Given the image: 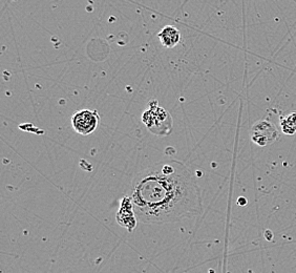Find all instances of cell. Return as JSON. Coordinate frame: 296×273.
Returning <instances> with one entry per match:
<instances>
[{
    "instance_id": "2",
    "label": "cell",
    "mask_w": 296,
    "mask_h": 273,
    "mask_svg": "<svg viewBox=\"0 0 296 273\" xmlns=\"http://www.w3.org/2000/svg\"><path fill=\"white\" fill-rule=\"evenodd\" d=\"M278 129L274 123L268 120H260L253 124L250 136L253 143L259 146H267L272 144L278 139Z\"/></svg>"
},
{
    "instance_id": "3",
    "label": "cell",
    "mask_w": 296,
    "mask_h": 273,
    "mask_svg": "<svg viewBox=\"0 0 296 273\" xmlns=\"http://www.w3.org/2000/svg\"><path fill=\"white\" fill-rule=\"evenodd\" d=\"M142 121L146 124L148 129L152 133H156L157 129L162 127L164 133H169L168 127H172V119L171 114H169L164 108L162 107H151L148 108L142 117Z\"/></svg>"
},
{
    "instance_id": "5",
    "label": "cell",
    "mask_w": 296,
    "mask_h": 273,
    "mask_svg": "<svg viewBox=\"0 0 296 273\" xmlns=\"http://www.w3.org/2000/svg\"><path fill=\"white\" fill-rule=\"evenodd\" d=\"M158 37L163 47L173 49L181 41V32L173 25H167L158 34Z\"/></svg>"
},
{
    "instance_id": "8",
    "label": "cell",
    "mask_w": 296,
    "mask_h": 273,
    "mask_svg": "<svg viewBox=\"0 0 296 273\" xmlns=\"http://www.w3.org/2000/svg\"><path fill=\"white\" fill-rule=\"evenodd\" d=\"M264 236H265V239H266L267 241H271V240H273V232H272L271 230H266V231L264 232Z\"/></svg>"
},
{
    "instance_id": "1",
    "label": "cell",
    "mask_w": 296,
    "mask_h": 273,
    "mask_svg": "<svg viewBox=\"0 0 296 273\" xmlns=\"http://www.w3.org/2000/svg\"><path fill=\"white\" fill-rule=\"evenodd\" d=\"M131 199L137 220L144 224L178 222L202 210L195 179L184 163L176 160L140 171L133 180Z\"/></svg>"
},
{
    "instance_id": "7",
    "label": "cell",
    "mask_w": 296,
    "mask_h": 273,
    "mask_svg": "<svg viewBox=\"0 0 296 273\" xmlns=\"http://www.w3.org/2000/svg\"><path fill=\"white\" fill-rule=\"evenodd\" d=\"M247 203H248V201H247V199L244 198V197H241V198H238V199H237V204H238L239 206H245V205H247Z\"/></svg>"
},
{
    "instance_id": "6",
    "label": "cell",
    "mask_w": 296,
    "mask_h": 273,
    "mask_svg": "<svg viewBox=\"0 0 296 273\" xmlns=\"http://www.w3.org/2000/svg\"><path fill=\"white\" fill-rule=\"evenodd\" d=\"M280 129L285 135L293 136L296 134V111L289 113L280 120Z\"/></svg>"
},
{
    "instance_id": "4",
    "label": "cell",
    "mask_w": 296,
    "mask_h": 273,
    "mask_svg": "<svg viewBox=\"0 0 296 273\" xmlns=\"http://www.w3.org/2000/svg\"><path fill=\"white\" fill-rule=\"evenodd\" d=\"M99 116L96 110H90V109H83L80 111H77L73 118H72V124L75 131L81 135L88 136L95 132L98 125Z\"/></svg>"
}]
</instances>
